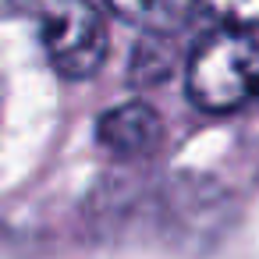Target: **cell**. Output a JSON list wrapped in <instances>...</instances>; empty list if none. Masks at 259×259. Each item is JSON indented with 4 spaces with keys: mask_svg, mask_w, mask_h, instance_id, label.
Wrapping results in <instances>:
<instances>
[{
    "mask_svg": "<svg viewBox=\"0 0 259 259\" xmlns=\"http://www.w3.org/2000/svg\"><path fill=\"white\" fill-rule=\"evenodd\" d=\"M259 93V43L248 29L209 32L188 61V96L206 114H231Z\"/></svg>",
    "mask_w": 259,
    "mask_h": 259,
    "instance_id": "obj_1",
    "label": "cell"
},
{
    "mask_svg": "<svg viewBox=\"0 0 259 259\" xmlns=\"http://www.w3.org/2000/svg\"><path fill=\"white\" fill-rule=\"evenodd\" d=\"M39 39L64 78H89L107 57V18L96 0H43Z\"/></svg>",
    "mask_w": 259,
    "mask_h": 259,
    "instance_id": "obj_2",
    "label": "cell"
},
{
    "mask_svg": "<svg viewBox=\"0 0 259 259\" xmlns=\"http://www.w3.org/2000/svg\"><path fill=\"white\" fill-rule=\"evenodd\" d=\"M160 139H163V124H160L156 110L139 103V100L107 110L96 124V142L117 160L149 156L160 146Z\"/></svg>",
    "mask_w": 259,
    "mask_h": 259,
    "instance_id": "obj_3",
    "label": "cell"
},
{
    "mask_svg": "<svg viewBox=\"0 0 259 259\" xmlns=\"http://www.w3.org/2000/svg\"><path fill=\"white\" fill-rule=\"evenodd\" d=\"M103 4L124 22L167 32V29H174L188 18V8L195 0H103Z\"/></svg>",
    "mask_w": 259,
    "mask_h": 259,
    "instance_id": "obj_4",
    "label": "cell"
},
{
    "mask_svg": "<svg viewBox=\"0 0 259 259\" xmlns=\"http://www.w3.org/2000/svg\"><path fill=\"white\" fill-rule=\"evenodd\" d=\"M195 4L224 25H234V29L259 25V0H195Z\"/></svg>",
    "mask_w": 259,
    "mask_h": 259,
    "instance_id": "obj_5",
    "label": "cell"
}]
</instances>
